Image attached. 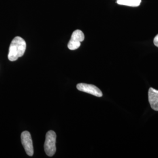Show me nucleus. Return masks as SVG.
Segmentation results:
<instances>
[{"mask_svg": "<svg viewBox=\"0 0 158 158\" xmlns=\"http://www.w3.org/2000/svg\"><path fill=\"white\" fill-rule=\"evenodd\" d=\"M21 139L23 147L27 155L30 156H33L34 152V146L31 134L28 131H23L21 134Z\"/></svg>", "mask_w": 158, "mask_h": 158, "instance_id": "nucleus-4", "label": "nucleus"}, {"mask_svg": "<svg viewBox=\"0 0 158 158\" xmlns=\"http://www.w3.org/2000/svg\"><path fill=\"white\" fill-rule=\"evenodd\" d=\"M153 43H154V45L158 47V34L155 37L154 40H153Z\"/></svg>", "mask_w": 158, "mask_h": 158, "instance_id": "nucleus-8", "label": "nucleus"}, {"mask_svg": "<svg viewBox=\"0 0 158 158\" xmlns=\"http://www.w3.org/2000/svg\"><path fill=\"white\" fill-rule=\"evenodd\" d=\"M27 48V44L25 40L19 36H16L12 40L10 46L8 57V59L14 62L19 57L23 56Z\"/></svg>", "mask_w": 158, "mask_h": 158, "instance_id": "nucleus-1", "label": "nucleus"}, {"mask_svg": "<svg viewBox=\"0 0 158 158\" xmlns=\"http://www.w3.org/2000/svg\"><path fill=\"white\" fill-rule=\"evenodd\" d=\"M84 40L85 35L79 29L74 31L72 33L70 40L68 44V48L72 51L77 49L81 45V42Z\"/></svg>", "mask_w": 158, "mask_h": 158, "instance_id": "nucleus-3", "label": "nucleus"}, {"mask_svg": "<svg viewBox=\"0 0 158 158\" xmlns=\"http://www.w3.org/2000/svg\"><path fill=\"white\" fill-rule=\"evenodd\" d=\"M77 89L79 91L85 92L91 95L101 97L102 96V93L96 85H89L85 83H79L76 86Z\"/></svg>", "mask_w": 158, "mask_h": 158, "instance_id": "nucleus-5", "label": "nucleus"}, {"mask_svg": "<svg viewBox=\"0 0 158 158\" xmlns=\"http://www.w3.org/2000/svg\"><path fill=\"white\" fill-rule=\"evenodd\" d=\"M148 100L153 110L158 111V90L152 87L149 88L148 91Z\"/></svg>", "mask_w": 158, "mask_h": 158, "instance_id": "nucleus-6", "label": "nucleus"}, {"mask_svg": "<svg viewBox=\"0 0 158 158\" xmlns=\"http://www.w3.org/2000/svg\"><path fill=\"white\" fill-rule=\"evenodd\" d=\"M56 134L53 131H49L46 133L44 149L48 156H52L56 151Z\"/></svg>", "mask_w": 158, "mask_h": 158, "instance_id": "nucleus-2", "label": "nucleus"}, {"mask_svg": "<svg viewBox=\"0 0 158 158\" xmlns=\"http://www.w3.org/2000/svg\"><path fill=\"white\" fill-rule=\"evenodd\" d=\"M141 2V0H117V3L119 5L130 6H138Z\"/></svg>", "mask_w": 158, "mask_h": 158, "instance_id": "nucleus-7", "label": "nucleus"}]
</instances>
